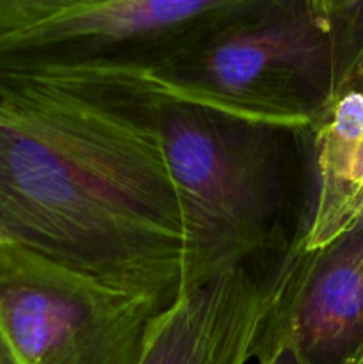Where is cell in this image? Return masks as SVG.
Returning a JSON list of instances; mask_svg holds the SVG:
<instances>
[{
    "label": "cell",
    "mask_w": 363,
    "mask_h": 364,
    "mask_svg": "<svg viewBox=\"0 0 363 364\" xmlns=\"http://www.w3.org/2000/svg\"><path fill=\"white\" fill-rule=\"evenodd\" d=\"M0 242L174 297L185 230L142 89L110 73L0 66Z\"/></svg>",
    "instance_id": "cell-1"
},
{
    "label": "cell",
    "mask_w": 363,
    "mask_h": 364,
    "mask_svg": "<svg viewBox=\"0 0 363 364\" xmlns=\"http://www.w3.org/2000/svg\"><path fill=\"white\" fill-rule=\"evenodd\" d=\"M121 75L159 98L306 132L337 92L333 32L313 0H244L205 38Z\"/></svg>",
    "instance_id": "cell-2"
},
{
    "label": "cell",
    "mask_w": 363,
    "mask_h": 364,
    "mask_svg": "<svg viewBox=\"0 0 363 364\" xmlns=\"http://www.w3.org/2000/svg\"><path fill=\"white\" fill-rule=\"evenodd\" d=\"M146 95L184 220L182 288L251 267L274 244L285 213L287 132Z\"/></svg>",
    "instance_id": "cell-3"
},
{
    "label": "cell",
    "mask_w": 363,
    "mask_h": 364,
    "mask_svg": "<svg viewBox=\"0 0 363 364\" xmlns=\"http://www.w3.org/2000/svg\"><path fill=\"white\" fill-rule=\"evenodd\" d=\"M167 304L0 242V331L21 364H139Z\"/></svg>",
    "instance_id": "cell-4"
},
{
    "label": "cell",
    "mask_w": 363,
    "mask_h": 364,
    "mask_svg": "<svg viewBox=\"0 0 363 364\" xmlns=\"http://www.w3.org/2000/svg\"><path fill=\"white\" fill-rule=\"evenodd\" d=\"M244 0H100L0 39V66L146 71L205 38Z\"/></svg>",
    "instance_id": "cell-5"
},
{
    "label": "cell",
    "mask_w": 363,
    "mask_h": 364,
    "mask_svg": "<svg viewBox=\"0 0 363 364\" xmlns=\"http://www.w3.org/2000/svg\"><path fill=\"white\" fill-rule=\"evenodd\" d=\"M265 329L299 364H356L363 355V219L330 244L292 245L276 276Z\"/></svg>",
    "instance_id": "cell-6"
},
{
    "label": "cell",
    "mask_w": 363,
    "mask_h": 364,
    "mask_svg": "<svg viewBox=\"0 0 363 364\" xmlns=\"http://www.w3.org/2000/svg\"><path fill=\"white\" fill-rule=\"evenodd\" d=\"M276 299L251 267L184 287L153 318L139 364H248Z\"/></svg>",
    "instance_id": "cell-7"
},
{
    "label": "cell",
    "mask_w": 363,
    "mask_h": 364,
    "mask_svg": "<svg viewBox=\"0 0 363 364\" xmlns=\"http://www.w3.org/2000/svg\"><path fill=\"white\" fill-rule=\"evenodd\" d=\"M317 192L308 226L295 238L302 252L315 251L363 219V85L331 96L313 116Z\"/></svg>",
    "instance_id": "cell-8"
},
{
    "label": "cell",
    "mask_w": 363,
    "mask_h": 364,
    "mask_svg": "<svg viewBox=\"0 0 363 364\" xmlns=\"http://www.w3.org/2000/svg\"><path fill=\"white\" fill-rule=\"evenodd\" d=\"M331 32L337 92L352 84L363 85V0H340L331 16Z\"/></svg>",
    "instance_id": "cell-9"
},
{
    "label": "cell",
    "mask_w": 363,
    "mask_h": 364,
    "mask_svg": "<svg viewBox=\"0 0 363 364\" xmlns=\"http://www.w3.org/2000/svg\"><path fill=\"white\" fill-rule=\"evenodd\" d=\"M100 0H0V39Z\"/></svg>",
    "instance_id": "cell-10"
},
{
    "label": "cell",
    "mask_w": 363,
    "mask_h": 364,
    "mask_svg": "<svg viewBox=\"0 0 363 364\" xmlns=\"http://www.w3.org/2000/svg\"><path fill=\"white\" fill-rule=\"evenodd\" d=\"M256 364H299L295 359L294 352L290 350L283 338L278 334L270 333L263 327L260 340L255 348V358Z\"/></svg>",
    "instance_id": "cell-11"
},
{
    "label": "cell",
    "mask_w": 363,
    "mask_h": 364,
    "mask_svg": "<svg viewBox=\"0 0 363 364\" xmlns=\"http://www.w3.org/2000/svg\"><path fill=\"white\" fill-rule=\"evenodd\" d=\"M0 364H21L2 331H0Z\"/></svg>",
    "instance_id": "cell-12"
},
{
    "label": "cell",
    "mask_w": 363,
    "mask_h": 364,
    "mask_svg": "<svg viewBox=\"0 0 363 364\" xmlns=\"http://www.w3.org/2000/svg\"><path fill=\"white\" fill-rule=\"evenodd\" d=\"M313 2H315L317 9L324 14V18H326L331 25V16H333L335 9H337V6L340 0H313Z\"/></svg>",
    "instance_id": "cell-13"
},
{
    "label": "cell",
    "mask_w": 363,
    "mask_h": 364,
    "mask_svg": "<svg viewBox=\"0 0 363 364\" xmlns=\"http://www.w3.org/2000/svg\"><path fill=\"white\" fill-rule=\"evenodd\" d=\"M356 364H363V355H362V358L358 359V363H356Z\"/></svg>",
    "instance_id": "cell-14"
}]
</instances>
